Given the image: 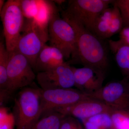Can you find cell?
Here are the masks:
<instances>
[{"label": "cell", "instance_id": "15", "mask_svg": "<svg viewBox=\"0 0 129 129\" xmlns=\"http://www.w3.org/2000/svg\"><path fill=\"white\" fill-rule=\"evenodd\" d=\"M108 46L115 55V60L125 77L129 78V46L119 40L108 41Z\"/></svg>", "mask_w": 129, "mask_h": 129}, {"label": "cell", "instance_id": "23", "mask_svg": "<svg viewBox=\"0 0 129 129\" xmlns=\"http://www.w3.org/2000/svg\"><path fill=\"white\" fill-rule=\"evenodd\" d=\"M16 120L13 113L5 106L0 107V129H14Z\"/></svg>", "mask_w": 129, "mask_h": 129}, {"label": "cell", "instance_id": "18", "mask_svg": "<svg viewBox=\"0 0 129 129\" xmlns=\"http://www.w3.org/2000/svg\"><path fill=\"white\" fill-rule=\"evenodd\" d=\"M66 117L57 112L48 113L39 119L32 129H60Z\"/></svg>", "mask_w": 129, "mask_h": 129}, {"label": "cell", "instance_id": "12", "mask_svg": "<svg viewBox=\"0 0 129 129\" xmlns=\"http://www.w3.org/2000/svg\"><path fill=\"white\" fill-rule=\"evenodd\" d=\"M73 69L75 86L81 91L90 95L103 87L105 72L88 66H84L80 68L73 67Z\"/></svg>", "mask_w": 129, "mask_h": 129}, {"label": "cell", "instance_id": "28", "mask_svg": "<svg viewBox=\"0 0 129 129\" xmlns=\"http://www.w3.org/2000/svg\"><path fill=\"white\" fill-rule=\"evenodd\" d=\"M55 2L57 3L58 4H61L62 3L66 1H55Z\"/></svg>", "mask_w": 129, "mask_h": 129}, {"label": "cell", "instance_id": "26", "mask_svg": "<svg viewBox=\"0 0 129 129\" xmlns=\"http://www.w3.org/2000/svg\"><path fill=\"white\" fill-rule=\"evenodd\" d=\"M119 37L120 41L129 46V26L123 27L119 32Z\"/></svg>", "mask_w": 129, "mask_h": 129}, {"label": "cell", "instance_id": "21", "mask_svg": "<svg viewBox=\"0 0 129 129\" xmlns=\"http://www.w3.org/2000/svg\"><path fill=\"white\" fill-rule=\"evenodd\" d=\"M84 120L98 129H110L114 127L110 113H102Z\"/></svg>", "mask_w": 129, "mask_h": 129}, {"label": "cell", "instance_id": "24", "mask_svg": "<svg viewBox=\"0 0 129 129\" xmlns=\"http://www.w3.org/2000/svg\"><path fill=\"white\" fill-rule=\"evenodd\" d=\"M114 3L120 10L123 18V27L129 26V0H115Z\"/></svg>", "mask_w": 129, "mask_h": 129}, {"label": "cell", "instance_id": "6", "mask_svg": "<svg viewBox=\"0 0 129 129\" xmlns=\"http://www.w3.org/2000/svg\"><path fill=\"white\" fill-rule=\"evenodd\" d=\"M3 25L5 44L9 52L14 51L21 35L25 18L20 0H8L0 12Z\"/></svg>", "mask_w": 129, "mask_h": 129}, {"label": "cell", "instance_id": "4", "mask_svg": "<svg viewBox=\"0 0 129 129\" xmlns=\"http://www.w3.org/2000/svg\"><path fill=\"white\" fill-rule=\"evenodd\" d=\"M47 41L48 29L38 25L33 19L25 18L15 50L27 58L34 70L38 56Z\"/></svg>", "mask_w": 129, "mask_h": 129}, {"label": "cell", "instance_id": "1", "mask_svg": "<svg viewBox=\"0 0 129 129\" xmlns=\"http://www.w3.org/2000/svg\"><path fill=\"white\" fill-rule=\"evenodd\" d=\"M65 20L73 28L76 36L75 53L68 62L70 64L79 63L106 72L109 61L107 46L104 40L83 26L72 21Z\"/></svg>", "mask_w": 129, "mask_h": 129}, {"label": "cell", "instance_id": "17", "mask_svg": "<svg viewBox=\"0 0 129 129\" xmlns=\"http://www.w3.org/2000/svg\"><path fill=\"white\" fill-rule=\"evenodd\" d=\"M113 7L103 10L98 16L94 25L92 33L104 40L108 32L112 16Z\"/></svg>", "mask_w": 129, "mask_h": 129}, {"label": "cell", "instance_id": "25", "mask_svg": "<svg viewBox=\"0 0 129 129\" xmlns=\"http://www.w3.org/2000/svg\"><path fill=\"white\" fill-rule=\"evenodd\" d=\"M60 129H84L76 118L66 116L63 120Z\"/></svg>", "mask_w": 129, "mask_h": 129}, {"label": "cell", "instance_id": "2", "mask_svg": "<svg viewBox=\"0 0 129 129\" xmlns=\"http://www.w3.org/2000/svg\"><path fill=\"white\" fill-rule=\"evenodd\" d=\"M42 89L26 88L14 99L16 129H32L42 114Z\"/></svg>", "mask_w": 129, "mask_h": 129}, {"label": "cell", "instance_id": "11", "mask_svg": "<svg viewBox=\"0 0 129 129\" xmlns=\"http://www.w3.org/2000/svg\"><path fill=\"white\" fill-rule=\"evenodd\" d=\"M113 109L103 102L91 98L71 106L55 109L51 112H57L66 116H71L83 120L102 113H111Z\"/></svg>", "mask_w": 129, "mask_h": 129}, {"label": "cell", "instance_id": "8", "mask_svg": "<svg viewBox=\"0 0 129 129\" xmlns=\"http://www.w3.org/2000/svg\"><path fill=\"white\" fill-rule=\"evenodd\" d=\"M90 96L113 109L129 112V78L110 82Z\"/></svg>", "mask_w": 129, "mask_h": 129}, {"label": "cell", "instance_id": "19", "mask_svg": "<svg viewBox=\"0 0 129 129\" xmlns=\"http://www.w3.org/2000/svg\"><path fill=\"white\" fill-rule=\"evenodd\" d=\"M112 4L113 5L112 16L106 39L119 33L123 27V18L119 8L114 3V2Z\"/></svg>", "mask_w": 129, "mask_h": 129}, {"label": "cell", "instance_id": "10", "mask_svg": "<svg viewBox=\"0 0 129 129\" xmlns=\"http://www.w3.org/2000/svg\"><path fill=\"white\" fill-rule=\"evenodd\" d=\"M42 90L72 88L75 86L73 67L68 62L55 68L39 72L36 77Z\"/></svg>", "mask_w": 129, "mask_h": 129}, {"label": "cell", "instance_id": "13", "mask_svg": "<svg viewBox=\"0 0 129 129\" xmlns=\"http://www.w3.org/2000/svg\"><path fill=\"white\" fill-rule=\"evenodd\" d=\"M64 59L58 49L46 44L38 56L34 70L39 73L55 68L65 62Z\"/></svg>", "mask_w": 129, "mask_h": 129}, {"label": "cell", "instance_id": "27", "mask_svg": "<svg viewBox=\"0 0 129 129\" xmlns=\"http://www.w3.org/2000/svg\"><path fill=\"white\" fill-rule=\"evenodd\" d=\"M5 1L4 0H0V12H1L5 4Z\"/></svg>", "mask_w": 129, "mask_h": 129}, {"label": "cell", "instance_id": "14", "mask_svg": "<svg viewBox=\"0 0 129 129\" xmlns=\"http://www.w3.org/2000/svg\"><path fill=\"white\" fill-rule=\"evenodd\" d=\"M9 52L3 41L0 42V105L3 106L11 97L9 91L7 68Z\"/></svg>", "mask_w": 129, "mask_h": 129}, {"label": "cell", "instance_id": "22", "mask_svg": "<svg viewBox=\"0 0 129 129\" xmlns=\"http://www.w3.org/2000/svg\"><path fill=\"white\" fill-rule=\"evenodd\" d=\"M39 0H20V5L24 18L33 19L36 16L39 8Z\"/></svg>", "mask_w": 129, "mask_h": 129}, {"label": "cell", "instance_id": "3", "mask_svg": "<svg viewBox=\"0 0 129 129\" xmlns=\"http://www.w3.org/2000/svg\"><path fill=\"white\" fill-rule=\"evenodd\" d=\"M113 2V0H70L61 15L63 19L72 21L92 32L98 16Z\"/></svg>", "mask_w": 129, "mask_h": 129}, {"label": "cell", "instance_id": "9", "mask_svg": "<svg viewBox=\"0 0 129 129\" xmlns=\"http://www.w3.org/2000/svg\"><path fill=\"white\" fill-rule=\"evenodd\" d=\"M91 98H92L89 95L78 89L42 90V114L51 112L55 109L71 106L81 101Z\"/></svg>", "mask_w": 129, "mask_h": 129}, {"label": "cell", "instance_id": "16", "mask_svg": "<svg viewBox=\"0 0 129 129\" xmlns=\"http://www.w3.org/2000/svg\"><path fill=\"white\" fill-rule=\"evenodd\" d=\"M58 11L54 2L39 0L38 13L34 18L32 19L38 25L48 29V24L52 17Z\"/></svg>", "mask_w": 129, "mask_h": 129}, {"label": "cell", "instance_id": "20", "mask_svg": "<svg viewBox=\"0 0 129 129\" xmlns=\"http://www.w3.org/2000/svg\"><path fill=\"white\" fill-rule=\"evenodd\" d=\"M110 115L115 129H129V112L113 109Z\"/></svg>", "mask_w": 129, "mask_h": 129}, {"label": "cell", "instance_id": "7", "mask_svg": "<svg viewBox=\"0 0 129 129\" xmlns=\"http://www.w3.org/2000/svg\"><path fill=\"white\" fill-rule=\"evenodd\" d=\"M27 58L16 50L9 52L7 68L8 87L11 95L16 91L33 84L36 78Z\"/></svg>", "mask_w": 129, "mask_h": 129}, {"label": "cell", "instance_id": "5", "mask_svg": "<svg viewBox=\"0 0 129 129\" xmlns=\"http://www.w3.org/2000/svg\"><path fill=\"white\" fill-rule=\"evenodd\" d=\"M48 34L50 46L61 51L64 59L73 56L76 49L75 32L72 25L60 17L58 11L49 22Z\"/></svg>", "mask_w": 129, "mask_h": 129}]
</instances>
